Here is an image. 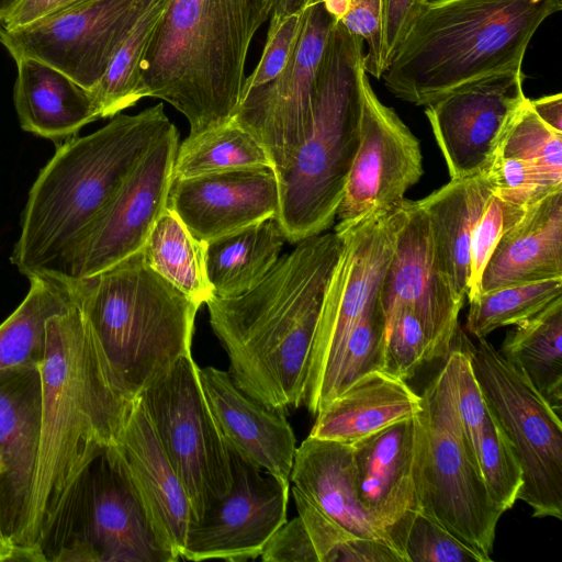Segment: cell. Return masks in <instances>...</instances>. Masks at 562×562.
<instances>
[{
  "label": "cell",
  "instance_id": "7a4b0ae2",
  "mask_svg": "<svg viewBox=\"0 0 562 562\" xmlns=\"http://www.w3.org/2000/svg\"><path fill=\"white\" fill-rule=\"evenodd\" d=\"M341 247L336 232L310 236L251 290L205 303L233 381L267 406L284 412L303 404L312 344Z\"/></svg>",
  "mask_w": 562,
  "mask_h": 562
},
{
  "label": "cell",
  "instance_id": "f5cc1de1",
  "mask_svg": "<svg viewBox=\"0 0 562 562\" xmlns=\"http://www.w3.org/2000/svg\"><path fill=\"white\" fill-rule=\"evenodd\" d=\"M20 0H0V22L14 9Z\"/></svg>",
  "mask_w": 562,
  "mask_h": 562
},
{
  "label": "cell",
  "instance_id": "ffe728a7",
  "mask_svg": "<svg viewBox=\"0 0 562 562\" xmlns=\"http://www.w3.org/2000/svg\"><path fill=\"white\" fill-rule=\"evenodd\" d=\"M76 491L82 499L81 536L55 558L101 562H175L158 543L130 485L104 452Z\"/></svg>",
  "mask_w": 562,
  "mask_h": 562
},
{
  "label": "cell",
  "instance_id": "836d02e7",
  "mask_svg": "<svg viewBox=\"0 0 562 562\" xmlns=\"http://www.w3.org/2000/svg\"><path fill=\"white\" fill-rule=\"evenodd\" d=\"M251 168L274 169L261 143L232 117L218 126L189 134L178 146L171 178Z\"/></svg>",
  "mask_w": 562,
  "mask_h": 562
},
{
  "label": "cell",
  "instance_id": "6da1fadb",
  "mask_svg": "<svg viewBox=\"0 0 562 562\" xmlns=\"http://www.w3.org/2000/svg\"><path fill=\"white\" fill-rule=\"evenodd\" d=\"M37 456L18 544L40 553L90 465L115 440L133 401L124 396L74 301L46 322Z\"/></svg>",
  "mask_w": 562,
  "mask_h": 562
},
{
  "label": "cell",
  "instance_id": "7bdbcfd3",
  "mask_svg": "<svg viewBox=\"0 0 562 562\" xmlns=\"http://www.w3.org/2000/svg\"><path fill=\"white\" fill-rule=\"evenodd\" d=\"M525 211L506 206L494 194L490 196L470 240V289L467 296L469 302L481 294L482 274L501 236Z\"/></svg>",
  "mask_w": 562,
  "mask_h": 562
},
{
  "label": "cell",
  "instance_id": "7402d4cb",
  "mask_svg": "<svg viewBox=\"0 0 562 562\" xmlns=\"http://www.w3.org/2000/svg\"><path fill=\"white\" fill-rule=\"evenodd\" d=\"M279 206L280 188L273 168L172 180L168 194V207L203 243L277 217Z\"/></svg>",
  "mask_w": 562,
  "mask_h": 562
},
{
  "label": "cell",
  "instance_id": "ac0fdd59",
  "mask_svg": "<svg viewBox=\"0 0 562 562\" xmlns=\"http://www.w3.org/2000/svg\"><path fill=\"white\" fill-rule=\"evenodd\" d=\"M522 80L521 70L495 75L425 106L451 179L485 169L505 130L527 99Z\"/></svg>",
  "mask_w": 562,
  "mask_h": 562
},
{
  "label": "cell",
  "instance_id": "603a6c76",
  "mask_svg": "<svg viewBox=\"0 0 562 562\" xmlns=\"http://www.w3.org/2000/svg\"><path fill=\"white\" fill-rule=\"evenodd\" d=\"M199 379L229 451L290 485L296 440L284 412L247 395L228 371L199 367Z\"/></svg>",
  "mask_w": 562,
  "mask_h": 562
},
{
  "label": "cell",
  "instance_id": "74e56055",
  "mask_svg": "<svg viewBox=\"0 0 562 562\" xmlns=\"http://www.w3.org/2000/svg\"><path fill=\"white\" fill-rule=\"evenodd\" d=\"M477 464L492 499L504 514L518 501L522 470L513 443L490 412L482 427Z\"/></svg>",
  "mask_w": 562,
  "mask_h": 562
},
{
  "label": "cell",
  "instance_id": "4316f807",
  "mask_svg": "<svg viewBox=\"0 0 562 562\" xmlns=\"http://www.w3.org/2000/svg\"><path fill=\"white\" fill-rule=\"evenodd\" d=\"M422 409V395L406 381L374 370L324 406L308 436L351 445Z\"/></svg>",
  "mask_w": 562,
  "mask_h": 562
},
{
  "label": "cell",
  "instance_id": "681fc988",
  "mask_svg": "<svg viewBox=\"0 0 562 562\" xmlns=\"http://www.w3.org/2000/svg\"><path fill=\"white\" fill-rule=\"evenodd\" d=\"M4 473V465L0 458V561H43L36 552L18 546L7 531L2 516V484Z\"/></svg>",
  "mask_w": 562,
  "mask_h": 562
},
{
  "label": "cell",
  "instance_id": "484cf974",
  "mask_svg": "<svg viewBox=\"0 0 562 562\" xmlns=\"http://www.w3.org/2000/svg\"><path fill=\"white\" fill-rule=\"evenodd\" d=\"M290 481L313 505L352 535L392 544L359 499L350 443L308 436L296 448Z\"/></svg>",
  "mask_w": 562,
  "mask_h": 562
},
{
  "label": "cell",
  "instance_id": "60d3db41",
  "mask_svg": "<svg viewBox=\"0 0 562 562\" xmlns=\"http://www.w3.org/2000/svg\"><path fill=\"white\" fill-rule=\"evenodd\" d=\"M350 33L367 44L366 74L381 79L386 64L383 52V0H322Z\"/></svg>",
  "mask_w": 562,
  "mask_h": 562
},
{
  "label": "cell",
  "instance_id": "2e32d148",
  "mask_svg": "<svg viewBox=\"0 0 562 562\" xmlns=\"http://www.w3.org/2000/svg\"><path fill=\"white\" fill-rule=\"evenodd\" d=\"M232 487L193 524L181 559H257L286 521L289 487L231 452Z\"/></svg>",
  "mask_w": 562,
  "mask_h": 562
},
{
  "label": "cell",
  "instance_id": "d6a6232c",
  "mask_svg": "<svg viewBox=\"0 0 562 562\" xmlns=\"http://www.w3.org/2000/svg\"><path fill=\"white\" fill-rule=\"evenodd\" d=\"M30 282L24 300L0 324V371L37 364L44 355L47 319L72 301L66 284L44 277Z\"/></svg>",
  "mask_w": 562,
  "mask_h": 562
},
{
  "label": "cell",
  "instance_id": "ab89813d",
  "mask_svg": "<svg viewBox=\"0 0 562 562\" xmlns=\"http://www.w3.org/2000/svg\"><path fill=\"white\" fill-rule=\"evenodd\" d=\"M384 344L385 315L379 295L363 312L348 337L331 400L363 374L382 369Z\"/></svg>",
  "mask_w": 562,
  "mask_h": 562
},
{
  "label": "cell",
  "instance_id": "d4e9b609",
  "mask_svg": "<svg viewBox=\"0 0 562 562\" xmlns=\"http://www.w3.org/2000/svg\"><path fill=\"white\" fill-rule=\"evenodd\" d=\"M554 278H562V190L505 229L482 274L481 294Z\"/></svg>",
  "mask_w": 562,
  "mask_h": 562
},
{
  "label": "cell",
  "instance_id": "5b68a950",
  "mask_svg": "<svg viewBox=\"0 0 562 562\" xmlns=\"http://www.w3.org/2000/svg\"><path fill=\"white\" fill-rule=\"evenodd\" d=\"M274 0H166L148 43L139 99L158 98L184 115L189 134L228 122L240 101L251 40Z\"/></svg>",
  "mask_w": 562,
  "mask_h": 562
},
{
  "label": "cell",
  "instance_id": "e0dca14e",
  "mask_svg": "<svg viewBox=\"0 0 562 562\" xmlns=\"http://www.w3.org/2000/svg\"><path fill=\"white\" fill-rule=\"evenodd\" d=\"M380 301L386 316L398 306L417 315L431 342L434 359L446 360L465 297L459 295L437 261L428 218L416 201L406 200Z\"/></svg>",
  "mask_w": 562,
  "mask_h": 562
},
{
  "label": "cell",
  "instance_id": "52a82bcc",
  "mask_svg": "<svg viewBox=\"0 0 562 562\" xmlns=\"http://www.w3.org/2000/svg\"><path fill=\"white\" fill-rule=\"evenodd\" d=\"M363 41L336 21L319 66L310 131L278 177L277 220L299 243L335 222L361 132Z\"/></svg>",
  "mask_w": 562,
  "mask_h": 562
},
{
  "label": "cell",
  "instance_id": "d590c367",
  "mask_svg": "<svg viewBox=\"0 0 562 562\" xmlns=\"http://www.w3.org/2000/svg\"><path fill=\"white\" fill-rule=\"evenodd\" d=\"M562 296V278L501 288L470 301L465 330L476 339L517 325Z\"/></svg>",
  "mask_w": 562,
  "mask_h": 562
},
{
  "label": "cell",
  "instance_id": "ee69618b",
  "mask_svg": "<svg viewBox=\"0 0 562 562\" xmlns=\"http://www.w3.org/2000/svg\"><path fill=\"white\" fill-rule=\"evenodd\" d=\"M293 498L316 551L318 562H356L359 538L313 505L296 487Z\"/></svg>",
  "mask_w": 562,
  "mask_h": 562
},
{
  "label": "cell",
  "instance_id": "8d00e7d4",
  "mask_svg": "<svg viewBox=\"0 0 562 562\" xmlns=\"http://www.w3.org/2000/svg\"><path fill=\"white\" fill-rule=\"evenodd\" d=\"M495 151L522 160L554 187L562 188V133L537 116L528 98L512 119Z\"/></svg>",
  "mask_w": 562,
  "mask_h": 562
},
{
  "label": "cell",
  "instance_id": "9a60e30c",
  "mask_svg": "<svg viewBox=\"0 0 562 562\" xmlns=\"http://www.w3.org/2000/svg\"><path fill=\"white\" fill-rule=\"evenodd\" d=\"M424 173L416 136L374 93L362 77L360 142L336 217L349 225L368 213L392 210L405 201L406 191Z\"/></svg>",
  "mask_w": 562,
  "mask_h": 562
},
{
  "label": "cell",
  "instance_id": "f907efd6",
  "mask_svg": "<svg viewBox=\"0 0 562 562\" xmlns=\"http://www.w3.org/2000/svg\"><path fill=\"white\" fill-rule=\"evenodd\" d=\"M529 104L537 116L549 127L562 133V95L561 93L543 95L535 100L529 99Z\"/></svg>",
  "mask_w": 562,
  "mask_h": 562
},
{
  "label": "cell",
  "instance_id": "3957f363",
  "mask_svg": "<svg viewBox=\"0 0 562 562\" xmlns=\"http://www.w3.org/2000/svg\"><path fill=\"white\" fill-rule=\"evenodd\" d=\"M171 124L158 103L58 145L29 192L12 265L29 279L72 285L93 225Z\"/></svg>",
  "mask_w": 562,
  "mask_h": 562
},
{
  "label": "cell",
  "instance_id": "8992f818",
  "mask_svg": "<svg viewBox=\"0 0 562 562\" xmlns=\"http://www.w3.org/2000/svg\"><path fill=\"white\" fill-rule=\"evenodd\" d=\"M70 290L128 400L191 353L200 305L151 270L140 251Z\"/></svg>",
  "mask_w": 562,
  "mask_h": 562
},
{
  "label": "cell",
  "instance_id": "e575fe53",
  "mask_svg": "<svg viewBox=\"0 0 562 562\" xmlns=\"http://www.w3.org/2000/svg\"><path fill=\"white\" fill-rule=\"evenodd\" d=\"M166 0H157L142 16L110 61L100 81L89 90L100 119L113 117L140 99V66L148 43L161 19Z\"/></svg>",
  "mask_w": 562,
  "mask_h": 562
},
{
  "label": "cell",
  "instance_id": "bcb514c9",
  "mask_svg": "<svg viewBox=\"0 0 562 562\" xmlns=\"http://www.w3.org/2000/svg\"><path fill=\"white\" fill-rule=\"evenodd\" d=\"M259 557L266 562H318L300 516L280 526L269 538Z\"/></svg>",
  "mask_w": 562,
  "mask_h": 562
},
{
  "label": "cell",
  "instance_id": "f35d334b",
  "mask_svg": "<svg viewBox=\"0 0 562 562\" xmlns=\"http://www.w3.org/2000/svg\"><path fill=\"white\" fill-rule=\"evenodd\" d=\"M432 360L431 342L413 310L398 306L385 316L382 371L407 381Z\"/></svg>",
  "mask_w": 562,
  "mask_h": 562
},
{
  "label": "cell",
  "instance_id": "30bf717a",
  "mask_svg": "<svg viewBox=\"0 0 562 562\" xmlns=\"http://www.w3.org/2000/svg\"><path fill=\"white\" fill-rule=\"evenodd\" d=\"M488 412L514 446L522 470L518 499L533 517L562 519V424L529 379L485 338L469 344Z\"/></svg>",
  "mask_w": 562,
  "mask_h": 562
},
{
  "label": "cell",
  "instance_id": "1f68e13d",
  "mask_svg": "<svg viewBox=\"0 0 562 562\" xmlns=\"http://www.w3.org/2000/svg\"><path fill=\"white\" fill-rule=\"evenodd\" d=\"M145 263L198 305L213 295L199 240L168 206L147 236L142 249Z\"/></svg>",
  "mask_w": 562,
  "mask_h": 562
},
{
  "label": "cell",
  "instance_id": "ba28073f",
  "mask_svg": "<svg viewBox=\"0 0 562 562\" xmlns=\"http://www.w3.org/2000/svg\"><path fill=\"white\" fill-rule=\"evenodd\" d=\"M405 202L392 210L368 213L352 224L335 226L342 247L323 300L303 400L314 415L331 400L348 337L380 295L405 218Z\"/></svg>",
  "mask_w": 562,
  "mask_h": 562
},
{
  "label": "cell",
  "instance_id": "d6986e66",
  "mask_svg": "<svg viewBox=\"0 0 562 562\" xmlns=\"http://www.w3.org/2000/svg\"><path fill=\"white\" fill-rule=\"evenodd\" d=\"M178 146L179 134L172 123L139 160L93 225L80 255L78 280L140 251L168 206Z\"/></svg>",
  "mask_w": 562,
  "mask_h": 562
},
{
  "label": "cell",
  "instance_id": "f1b7e54d",
  "mask_svg": "<svg viewBox=\"0 0 562 562\" xmlns=\"http://www.w3.org/2000/svg\"><path fill=\"white\" fill-rule=\"evenodd\" d=\"M483 172L451 179L416 201L425 212L440 269L454 291L467 297L470 289V240L492 195Z\"/></svg>",
  "mask_w": 562,
  "mask_h": 562
},
{
  "label": "cell",
  "instance_id": "f6af8a7d",
  "mask_svg": "<svg viewBox=\"0 0 562 562\" xmlns=\"http://www.w3.org/2000/svg\"><path fill=\"white\" fill-rule=\"evenodd\" d=\"M305 11L286 16L269 25L261 58L245 79L243 93L259 88L276 78L290 60L303 25Z\"/></svg>",
  "mask_w": 562,
  "mask_h": 562
},
{
  "label": "cell",
  "instance_id": "83f0119b",
  "mask_svg": "<svg viewBox=\"0 0 562 562\" xmlns=\"http://www.w3.org/2000/svg\"><path fill=\"white\" fill-rule=\"evenodd\" d=\"M15 61L13 99L24 131L52 140H66L100 119L91 92L69 76L34 58Z\"/></svg>",
  "mask_w": 562,
  "mask_h": 562
},
{
  "label": "cell",
  "instance_id": "9c48e42d",
  "mask_svg": "<svg viewBox=\"0 0 562 562\" xmlns=\"http://www.w3.org/2000/svg\"><path fill=\"white\" fill-rule=\"evenodd\" d=\"M422 398L427 429L422 514L491 561L503 512L492 499L462 430L451 352Z\"/></svg>",
  "mask_w": 562,
  "mask_h": 562
},
{
  "label": "cell",
  "instance_id": "4fadbf2b",
  "mask_svg": "<svg viewBox=\"0 0 562 562\" xmlns=\"http://www.w3.org/2000/svg\"><path fill=\"white\" fill-rule=\"evenodd\" d=\"M336 21L322 0L308 7L285 67L268 83L243 93L233 116L265 147L278 177L310 131L318 70Z\"/></svg>",
  "mask_w": 562,
  "mask_h": 562
},
{
  "label": "cell",
  "instance_id": "cb8c5ba5",
  "mask_svg": "<svg viewBox=\"0 0 562 562\" xmlns=\"http://www.w3.org/2000/svg\"><path fill=\"white\" fill-rule=\"evenodd\" d=\"M40 427L37 364L0 371V458L5 470L2 516L7 531L16 544L32 487Z\"/></svg>",
  "mask_w": 562,
  "mask_h": 562
},
{
  "label": "cell",
  "instance_id": "5bb4252c",
  "mask_svg": "<svg viewBox=\"0 0 562 562\" xmlns=\"http://www.w3.org/2000/svg\"><path fill=\"white\" fill-rule=\"evenodd\" d=\"M359 499L407 562L404 543L422 513L427 429L423 409L351 443Z\"/></svg>",
  "mask_w": 562,
  "mask_h": 562
},
{
  "label": "cell",
  "instance_id": "816d5d0a",
  "mask_svg": "<svg viewBox=\"0 0 562 562\" xmlns=\"http://www.w3.org/2000/svg\"><path fill=\"white\" fill-rule=\"evenodd\" d=\"M318 1L321 0H274L269 25L278 24L286 16L302 12Z\"/></svg>",
  "mask_w": 562,
  "mask_h": 562
},
{
  "label": "cell",
  "instance_id": "4dcf8cb0",
  "mask_svg": "<svg viewBox=\"0 0 562 562\" xmlns=\"http://www.w3.org/2000/svg\"><path fill=\"white\" fill-rule=\"evenodd\" d=\"M562 296L514 325L501 355L522 372L560 415L562 409Z\"/></svg>",
  "mask_w": 562,
  "mask_h": 562
},
{
  "label": "cell",
  "instance_id": "b9f144b4",
  "mask_svg": "<svg viewBox=\"0 0 562 562\" xmlns=\"http://www.w3.org/2000/svg\"><path fill=\"white\" fill-rule=\"evenodd\" d=\"M404 553L407 562H488L422 513L416 514L411 521Z\"/></svg>",
  "mask_w": 562,
  "mask_h": 562
},
{
  "label": "cell",
  "instance_id": "7c38bea8",
  "mask_svg": "<svg viewBox=\"0 0 562 562\" xmlns=\"http://www.w3.org/2000/svg\"><path fill=\"white\" fill-rule=\"evenodd\" d=\"M156 1L82 0L27 26L0 27V42L14 60H41L91 90Z\"/></svg>",
  "mask_w": 562,
  "mask_h": 562
},
{
  "label": "cell",
  "instance_id": "277c9868",
  "mask_svg": "<svg viewBox=\"0 0 562 562\" xmlns=\"http://www.w3.org/2000/svg\"><path fill=\"white\" fill-rule=\"evenodd\" d=\"M562 0H431L422 4L390 59L384 86L427 106L495 75L521 70L539 26Z\"/></svg>",
  "mask_w": 562,
  "mask_h": 562
},
{
  "label": "cell",
  "instance_id": "db71d44e",
  "mask_svg": "<svg viewBox=\"0 0 562 562\" xmlns=\"http://www.w3.org/2000/svg\"><path fill=\"white\" fill-rule=\"evenodd\" d=\"M426 1H431V0H425V2H426Z\"/></svg>",
  "mask_w": 562,
  "mask_h": 562
},
{
  "label": "cell",
  "instance_id": "c3c4849f",
  "mask_svg": "<svg viewBox=\"0 0 562 562\" xmlns=\"http://www.w3.org/2000/svg\"><path fill=\"white\" fill-rule=\"evenodd\" d=\"M82 0H20L0 22V27L13 31L65 10Z\"/></svg>",
  "mask_w": 562,
  "mask_h": 562
},
{
  "label": "cell",
  "instance_id": "7dc6e473",
  "mask_svg": "<svg viewBox=\"0 0 562 562\" xmlns=\"http://www.w3.org/2000/svg\"><path fill=\"white\" fill-rule=\"evenodd\" d=\"M424 2L425 0H383V52L386 66Z\"/></svg>",
  "mask_w": 562,
  "mask_h": 562
},
{
  "label": "cell",
  "instance_id": "44dd1931",
  "mask_svg": "<svg viewBox=\"0 0 562 562\" xmlns=\"http://www.w3.org/2000/svg\"><path fill=\"white\" fill-rule=\"evenodd\" d=\"M104 454L130 485L158 543L175 561L181 560L191 504L138 398Z\"/></svg>",
  "mask_w": 562,
  "mask_h": 562
},
{
  "label": "cell",
  "instance_id": "f546056e",
  "mask_svg": "<svg viewBox=\"0 0 562 562\" xmlns=\"http://www.w3.org/2000/svg\"><path fill=\"white\" fill-rule=\"evenodd\" d=\"M285 241L277 217H270L204 243L213 295L229 299L251 290L276 265Z\"/></svg>",
  "mask_w": 562,
  "mask_h": 562
},
{
  "label": "cell",
  "instance_id": "8fae6325",
  "mask_svg": "<svg viewBox=\"0 0 562 562\" xmlns=\"http://www.w3.org/2000/svg\"><path fill=\"white\" fill-rule=\"evenodd\" d=\"M137 398L186 488L192 526L229 492L233 480L231 451L207 406L192 355Z\"/></svg>",
  "mask_w": 562,
  "mask_h": 562
}]
</instances>
